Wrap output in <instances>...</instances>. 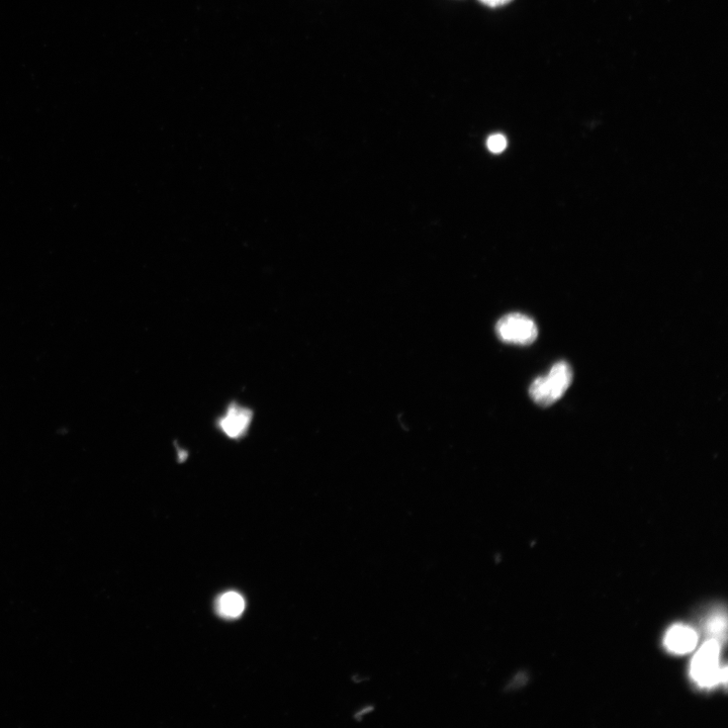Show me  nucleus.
<instances>
[{"label": "nucleus", "mask_w": 728, "mask_h": 728, "mask_svg": "<svg viewBox=\"0 0 728 728\" xmlns=\"http://www.w3.org/2000/svg\"><path fill=\"white\" fill-rule=\"evenodd\" d=\"M573 379L574 374L570 364L567 361H559L554 364L548 375L532 382L529 395L539 406H552L566 394Z\"/></svg>", "instance_id": "1"}, {"label": "nucleus", "mask_w": 728, "mask_h": 728, "mask_svg": "<svg viewBox=\"0 0 728 728\" xmlns=\"http://www.w3.org/2000/svg\"><path fill=\"white\" fill-rule=\"evenodd\" d=\"M720 644L711 639L696 654L691 665V676L701 687L712 688L726 683L727 669L719 666Z\"/></svg>", "instance_id": "2"}, {"label": "nucleus", "mask_w": 728, "mask_h": 728, "mask_svg": "<svg viewBox=\"0 0 728 728\" xmlns=\"http://www.w3.org/2000/svg\"><path fill=\"white\" fill-rule=\"evenodd\" d=\"M496 333L503 342L525 346L537 339L538 328L528 316L512 313L497 322Z\"/></svg>", "instance_id": "3"}, {"label": "nucleus", "mask_w": 728, "mask_h": 728, "mask_svg": "<svg viewBox=\"0 0 728 728\" xmlns=\"http://www.w3.org/2000/svg\"><path fill=\"white\" fill-rule=\"evenodd\" d=\"M253 419L251 409L233 403L218 420L219 430L228 438L239 440L248 433Z\"/></svg>", "instance_id": "4"}, {"label": "nucleus", "mask_w": 728, "mask_h": 728, "mask_svg": "<svg viewBox=\"0 0 728 728\" xmlns=\"http://www.w3.org/2000/svg\"><path fill=\"white\" fill-rule=\"evenodd\" d=\"M698 643L696 631L685 625L673 626L665 636L666 648L677 655L692 652Z\"/></svg>", "instance_id": "5"}, {"label": "nucleus", "mask_w": 728, "mask_h": 728, "mask_svg": "<svg viewBox=\"0 0 728 728\" xmlns=\"http://www.w3.org/2000/svg\"><path fill=\"white\" fill-rule=\"evenodd\" d=\"M245 609L243 597L236 592L223 594L217 601L218 613L227 619H235L242 615Z\"/></svg>", "instance_id": "6"}, {"label": "nucleus", "mask_w": 728, "mask_h": 728, "mask_svg": "<svg viewBox=\"0 0 728 728\" xmlns=\"http://www.w3.org/2000/svg\"><path fill=\"white\" fill-rule=\"evenodd\" d=\"M726 616L721 613L713 615L707 623V631L713 636V640L720 644V641L725 639L726 635Z\"/></svg>", "instance_id": "7"}, {"label": "nucleus", "mask_w": 728, "mask_h": 728, "mask_svg": "<svg viewBox=\"0 0 728 728\" xmlns=\"http://www.w3.org/2000/svg\"><path fill=\"white\" fill-rule=\"evenodd\" d=\"M487 147L494 154L502 153L507 147V139L502 134H494L489 137Z\"/></svg>", "instance_id": "8"}, {"label": "nucleus", "mask_w": 728, "mask_h": 728, "mask_svg": "<svg viewBox=\"0 0 728 728\" xmlns=\"http://www.w3.org/2000/svg\"><path fill=\"white\" fill-rule=\"evenodd\" d=\"M480 2L488 7L498 8L509 4L512 0H480Z\"/></svg>", "instance_id": "9"}]
</instances>
